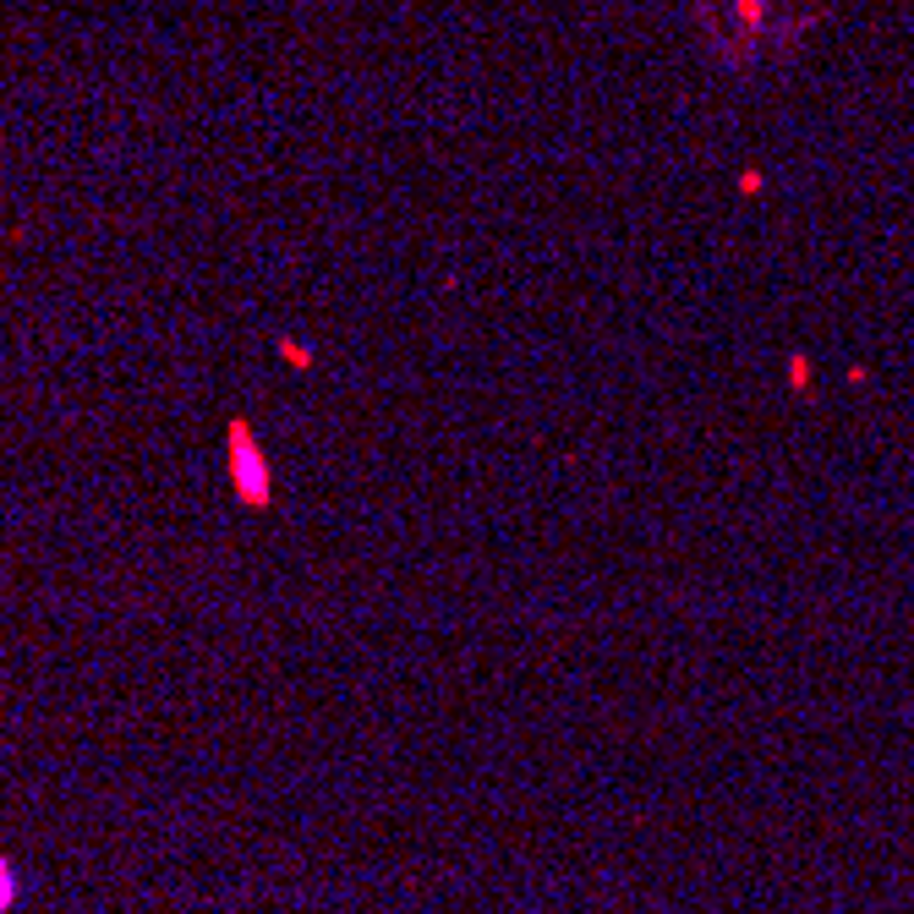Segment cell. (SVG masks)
<instances>
[{
	"mask_svg": "<svg viewBox=\"0 0 914 914\" xmlns=\"http://www.w3.org/2000/svg\"><path fill=\"white\" fill-rule=\"evenodd\" d=\"M17 903V870H12V859L0 854V914H7Z\"/></svg>",
	"mask_w": 914,
	"mask_h": 914,
	"instance_id": "obj_2",
	"label": "cell"
},
{
	"mask_svg": "<svg viewBox=\"0 0 914 914\" xmlns=\"http://www.w3.org/2000/svg\"><path fill=\"white\" fill-rule=\"evenodd\" d=\"M230 443H236V472H241V488H247V499H269V477H263V454H252V443H247V432L236 427L230 432Z\"/></svg>",
	"mask_w": 914,
	"mask_h": 914,
	"instance_id": "obj_1",
	"label": "cell"
}]
</instances>
